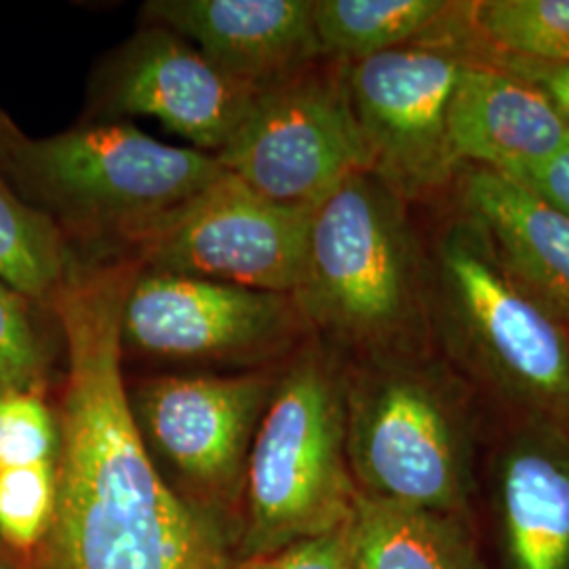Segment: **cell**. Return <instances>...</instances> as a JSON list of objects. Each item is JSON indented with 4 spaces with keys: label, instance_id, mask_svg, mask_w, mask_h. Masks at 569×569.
I'll return each instance as SVG.
<instances>
[{
    "label": "cell",
    "instance_id": "cell-15",
    "mask_svg": "<svg viewBox=\"0 0 569 569\" xmlns=\"http://www.w3.org/2000/svg\"><path fill=\"white\" fill-rule=\"evenodd\" d=\"M465 218L502 262L569 319V218L507 176L468 164L458 183Z\"/></svg>",
    "mask_w": 569,
    "mask_h": 569
},
{
    "label": "cell",
    "instance_id": "cell-14",
    "mask_svg": "<svg viewBox=\"0 0 569 569\" xmlns=\"http://www.w3.org/2000/svg\"><path fill=\"white\" fill-rule=\"evenodd\" d=\"M449 138L458 163L512 178L557 154L569 122L533 84L468 56L451 96Z\"/></svg>",
    "mask_w": 569,
    "mask_h": 569
},
{
    "label": "cell",
    "instance_id": "cell-21",
    "mask_svg": "<svg viewBox=\"0 0 569 569\" xmlns=\"http://www.w3.org/2000/svg\"><path fill=\"white\" fill-rule=\"evenodd\" d=\"M53 310L0 281V390L42 395L53 363Z\"/></svg>",
    "mask_w": 569,
    "mask_h": 569
},
{
    "label": "cell",
    "instance_id": "cell-25",
    "mask_svg": "<svg viewBox=\"0 0 569 569\" xmlns=\"http://www.w3.org/2000/svg\"><path fill=\"white\" fill-rule=\"evenodd\" d=\"M491 61L515 77L528 81L536 89H540L561 117L569 122V63H542V61L521 60V58H507V56H479Z\"/></svg>",
    "mask_w": 569,
    "mask_h": 569
},
{
    "label": "cell",
    "instance_id": "cell-13",
    "mask_svg": "<svg viewBox=\"0 0 569 569\" xmlns=\"http://www.w3.org/2000/svg\"><path fill=\"white\" fill-rule=\"evenodd\" d=\"M143 16L258 89L323 60L312 0H152Z\"/></svg>",
    "mask_w": 569,
    "mask_h": 569
},
{
    "label": "cell",
    "instance_id": "cell-23",
    "mask_svg": "<svg viewBox=\"0 0 569 569\" xmlns=\"http://www.w3.org/2000/svg\"><path fill=\"white\" fill-rule=\"evenodd\" d=\"M60 451L58 416L37 392L0 397V470L56 462Z\"/></svg>",
    "mask_w": 569,
    "mask_h": 569
},
{
    "label": "cell",
    "instance_id": "cell-4",
    "mask_svg": "<svg viewBox=\"0 0 569 569\" xmlns=\"http://www.w3.org/2000/svg\"><path fill=\"white\" fill-rule=\"evenodd\" d=\"M345 395L312 348L279 380L244 475L249 559L346 528L357 491L346 467Z\"/></svg>",
    "mask_w": 569,
    "mask_h": 569
},
{
    "label": "cell",
    "instance_id": "cell-20",
    "mask_svg": "<svg viewBox=\"0 0 569 569\" xmlns=\"http://www.w3.org/2000/svg\"><path fill=\"white\" fill-rule=\"evenodd\" d=\"M491 56L569 63V0H488L462 4Z\"/></svg>",
    "mask_w": 569,
    "mask_h": 569
},
{
    "label": "cell",
    "instance_id": "cell-1",
    "mask_svg": "<svg viewBox=\"0 0 569 569\" xmlns=\"http://www.w3.org/2000/svg\"><path fill=\"white\" fill-rule=\"evenodd\" d=\"M138 264L82 262L51 310L66 350L49 529L58 569H232L203 512L163 479L122 378V305Z\"/></svg>",
    "mask_w": 569,
    "mask_h": 569
},
{
    "label": "cell",
    "instance_id": "cell-24",
    "mask_svg": "<svg viewBox=\"0 0 569 569\" xmlns=\"http://www.w3.org/2000/svg\"><path fill=\"white\" fill-rule=\"evenodd\" d=\"M239 569H352L346 528L308 538L291 547L251 557Z\"/></svg>",
    "mask_w": 569,
    "mask_h": 569
},
{
    "label": "cell",
    "instance_id": "cell-26",
    "mask_svg": "<svg viewBox=\"0 0 569 569\" xmlns=\"http://www.w3.org/2000/svg\"><path fill=\"white\" fill-rule=\"evenodd\" d=\"M510 180L526 186L538 199L569 218V142L547 161L529 167Z\"/></svg>",
    "mask_w": 569,
    "mask_h": 569
},
{
    "label": "cell",
    "instance_id": "cell-27",
    "mask_svg": "<svg viewBox=\"0 0 569 569\" xmlns=\"http://www.w3.org/2000/svg\"><path fill=\"white\" fill-rule=\"evenodd\" d=\"M0 569H11V568H7V566H2V563H0Z\"/></svg>",
    "mask_w": 569,
    "mask_h": 569
},
{
    "label": "cell",
    "instance_id": "cell-28",
    "mask_svg": "<svg viewBox=\"0 0 569 569\" xmlns=\"http://www.w3.org/2000/svg\"><path fill=\"white\" fill-rule=\"evenodd\" d=\"M0 397H2V390H0Z\"/></svg>",
    "mask_w": 569,
    "mask_h": 569
},
{
    "label": "cell",
    "instance_id": "cell-5",
    "mask_svg": "<svg viewBox=\"0 0 569 569\" xmlns=\"http://www.w3.org/2000/svg\"><path fill=\"white\" fill-rule=\"evenodd\" d=\"M428 274L430 312L465 357L529 406L569 413V319L502 262L479 226H446Z\"/></svg>",
    "mask_w": 569,
    "mask_h": 569
},
{
    "label": "cell",
    "instance_id": "cell-6",
    "mask_svg": "<svg viewBox=\"0 0 569 569\" xmlns=\"http://www.w3.org/2000/svg\"><path fill=\"white\" fill-rule=\"evenodd\" d=\"M216 159L260 197L298 209H317L350 176L371 171L346 91L345 63L315 61L262 87Z\"/></svg>",
    "mask_w": 569,
    "mask_h": 569
},
{
    "label": "cell",
    "instance_id": "cell-12",
    "mask_svg": "<svg viewBox=\"0 0 569 569\" xmlns=\"http://www.w3.org/2000/svg\"><path fill=\"white\" fill-rule=\"evenodd\" d=\"M274 392L262 373L167 376L136 388L129 403L143 441L192 486L230 496Z\"/></svg>",
    "mask_w": 569,
    "mask_h": 569
},
{
    "label": "cell",
    "instance_id": "cell-9",
    "mask_svg": "<svg viewBox=\"0 0 569 569\" xmlns=\"http://www.w3.org/2000/svg\"><path fill=\"white\" fill-rule=\"evenodd\" d=\"M315 209L272 203L224 176L136 253L143 270L293 296Z\"/></svg>",
    "mask_w": 569,
    "mask_h": 569
},
{
    "label": "cell",
    "instance_id": "cell-17",
    "mask_svg": "<svg viewBox=\"0 0 569 569\" xmlns=\"http://www.w3.org/2000/svg\"><path fill=\"white\" fill-rule=\"evenodd\" d=\"M346 540L352 569H477L443 512L369 493H357Z\"/></svg>",
    "mask_w": 569,
    "mask_h": 569
},
{
    "label": "cell",
    "instance_id": "cell-7",
    "mask_svg": "<svg viewBox=\"0 0 569 569\" xmlns=\"http://www.w3.org/2000/svg\"><path fill=\"white\" fill-rule=\"evenodd\" d=\"M406 357L371 359L346 399V458L369 496L448 515L462 502L456 411Z\"/></svg>",
    "mask_w": 569,
    "mask_h": 569
},
{
    "label": "cell",
    "instance_id": "cell-16",
    "mask_svg": "<svg viewBox=\"0 0 569 569\" xmlns=\"http://www.w3.org/2000/svg\"><path fill=\"white\" fill-rule=\"evenodd\" d=\"M512 569H569V446L528 435L500 462Z\"/></svg>",
    "mask_w": 569,
    "mask_h": 569
},
{
    "label": "cell",
    "instance_id": "cell-3",
    "mask_svg": "<svg viewBox=\"0 0 569 569\" xmlns=\"http://www.w3.org/2000/svg\"><path fill=\"white\" fill-rule=\"evenodd\" d=\"M308 329L369 359L409 357L430 331V274L406 201L371 171L312 211L305 277L293 291Z\"/></svg>",
    "mask_w": 569,
    "mask_h": 569
},
{
    "label": "cell",
    "instance_id": "cell-19",
    "mask_svg": "<svg viewBox=\"0 0 569 569\" xmlns=\"http://www.w3.org/2000/svg\"><path fill=\"white\" fill-rule=\"evenodd\" d=\"M77 260L58 224L28 203L0 167V281L51 308Z\"/></svg>",
    "mask_w": 569,
    "mask_h": 569
},
{
    "label": "cell",
    "instance_id": "cell-18",
    "mask_svg": "<svg viewBox=\"0 0 569 569\" xmlns=\"http://www.w3.org/2000/svg\"><path fill=\"white\" fill-rule=\"evenodd\" d=\"M443 0H312L323 60H367L435 39L456 13Z\"/></svg>",
    "mask_w": 569,
    "mask_h": 569
},
{
    "label": "cell",
    "instance_id": "cell-2",
    "mask_svg": "<svg viewBox=\"0 0 569 569\" xmlns=\"http://www.w3.org/2000/svg\"><path fill=\"white\" fill-rule=\"evenodd\" d=\"M0 167L68 243L131 260L186 204L224 176L216 154L167 146L127 122L26 138L0 114Z\"/></svg>",
    "mask_w": 569,
    "mask_h": 569
},
{
    "label": "cell",
    "instance_id": "cell-11",
    "mask_svg": "<svg viewBox=\"0 0 569 569\" xmlns=\"http://www.w3.org/2000/svg\"><path fill=\"white\" fill-rule=\"evenodd\" d=\"M258 93L157 23L117 49L96 79L103 112L152 117L207 154L222 152L237 136Z\"/></svg>",
    "mask_w": 569,
    "mask_h": 569
},
{
    "label": "cell",
    "instance_id": "cell-8",
    "mask_svg": "<svg viewBox=\"0 0 569 569\" xmlns=\"http://www.w3.org/2000/svg\"><path fill=\"white\" fill-rule=\"evenodd\" d=\"M467 60L432 41L345 63L369 169L403 201L432 194L460 164L449 138V106Z\"/></svg>",
    "mask_w": 569,
    "mask_h": 569
},
{
    "label": "cell",
    "instance_id": "cell-22",
    "mask_svg": "<svg viewBox=\"0 0 569 569\" xmlns=\"http://www.w3.org/2000/svg\"><path fill=\"white\" fill-rule=\"evenodd\" d=\"M56 462L0 470V538L18 550L34 549L56 512Z\"/></svg>",
    "mask_w": 569,
    "mask_h": 569
},
{
    "label": "cell",
    "instance_id": "cell-10",
    "mask_svg": "<svg viewBox=\"0 0 569 569\" xmlns=\"http://www.w3.org/2000/svg\"><path fill=\"white\" fill-rule=\"evenodd\" d=\"M287 293L260 291L138 266L122 305V352L232 361L281 352L306 331Z\"/></svg>",
    "mask_w": 569,
    "mask_h": 569
}]
</instances>
